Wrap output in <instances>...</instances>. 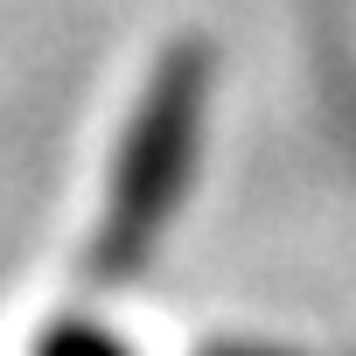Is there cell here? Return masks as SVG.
<instances>
[{
	"label": "cell",
	"mask_w": 356,
	"mask_h": 356,
	"mask_svg": "<svg viewBox=\"0 0 356 356\" xmlns=\"http://www.w3.org/2000/svg\"><path fill=\"white\" fill-rule=\"evenodd\" d=\"M203 105H210V56L203 49H175L133 126H126V147H119V168H112V196H105V217L91 231V280H133L168 217L182 210V189L196 175V147H203Z\"/></svg>",
	"instance_id": "obj_1"
},
{
	"label": "cell",
	"mask_w": 356,
	"mask_h": 356,
	"mask_svg": "<svg viewBox=\"0 0 356 356\" xmlns=\"http://www.w3.org/2000/svg\"><path fill=\"white\" fill-rule=\"evenodd\" d=\"M35 356H133L119 335H105V328H91V321H56L42 342H35Z\"/></svg>",
	"instance_id": "obj_2"
}]
</instances>
